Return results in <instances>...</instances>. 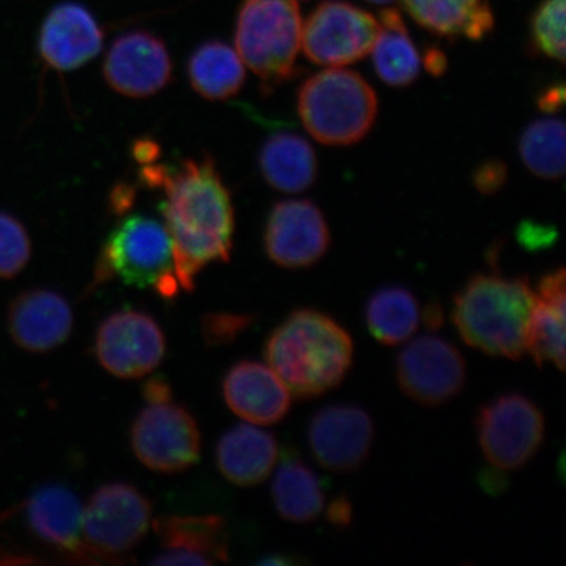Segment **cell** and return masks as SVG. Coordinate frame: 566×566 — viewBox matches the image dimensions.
Segmentation results:
<instances>
[{
  "label": "cell",
  "instance_id": "60d3db41",
  "mask_svg": "<svg viewBox=\"0 0 566 566\" xmlns=\"http://www.w3.org/2000/svg\"><path fill=\"white\" fill-rule=\"evenodd\" d=\"M304 558L292 554H273L260 558L259 565H300Z\"/></svg>",
  "mask_w": 566,
  "mask_h": 566
},
{
  "label": "cell",
  "instance_id": "9a60e30c",
  "mask_svg": "<svg viewBox=\"0 0 566 566\" xmlns=\"http://www.w3.org/2000/svg\"><path fill=\"white\" fill-rule=\"evenodd\" d=\"M106 84L119 95L144 98L158 94L172 80V61L158 35L134 31L119 35L106 52Z\"/></svg>",
  "mask_w": 566,
  "mask_h": 566
},
{
  "label": "cell",
  "instance_id": "ee69618b",
  "mask_svg": "<svg viewBox=\"0 0 566 566\" xmlns=\"http://www.w3.org/2000/svg\"><path fill=\"white\" fill-rule=\"evenodd\" d=\"M557 476L566 485V446L557 463Z\"/></svg>",
  "mask_w": 566,
  "mask_h": 566
},
{
  "label": "cell",
  "instance_id": "f546056e",
  "mask_svg": "<svg viewBox=\"0 0 566 566\" xmlns=\"http://www.w3.org/2000/svg\"><path fill=\"white\" fill-rule=\"evenodd\" d=\"M534 52L566 65V0H543L530 23Z\"/></svg>",
  "mask_w": 566,
  "mask_h": 566
},
{
  "label": "cell",
  "instance_id": "ab89813d",
  "mask_svg": "<svg viewBox=\"0 0 566 566\" xmlns=\"http://www.w3.org/2000/svg\"><path fill=\"white\" fill-rule=\"evenodd\" d=\"M134 200V189L127 186L117 187L113 192L111 202L115 211H123L130 207Z\"/></svg>",
  "mask_w": 566,
  "mask_h": 566
},
{
  "label": "cell",
  "instance_id": "cb8c5ba5",
  "mask_svg": "<svg viewBox=\"0 0 566 566\" xmlns=\"http://www.w3.org/2000/svg\"><path fill=\"white\" fill-rule=\"evenodd\" d=\"M259 160L264 179L280 192L301 193L316 180V154L298 134H273L261 148Z\"/></svg>",
  "mask_w": 566,
  "mask_h": 566
},
{
  "label": "cell",
  "instance_id": "6da1fadb",
  "mask_svg": "<svg viewBox=\"0 0 566 566\" xmlns=\"http://www.w3.org/2000/svg\"><path fill=\"white\" fill-rule=\"evenodd\" d=\"M140 180L165 195L161 214L174 248L180 287L192 292L198 273L211 263H229L235 211L216 161L184 159L176 165H147Z\"/></svg>",
  "mask_w": 566,
  "mask_h": 566
},
{
  "label": "cell",
  "instance_id": "f6af8a7d",
  "mask_svg": "<svg viewBox=\"0 0 566 566\" xmlns=\"http://www.w3.org/2000/svg\"><path fill=\"white\" fill-rule=\"evenodd\" d=\"M367 2H371L375 4H388L394 2V0H367Z\"/></svg>",
  "mask_w": 566,
  "mask_h": 566
},
{
  "label": "cell",
  "instance_id": "5b68a950",
  "mask_svg": "<svg viewBox=\"0 0 566 566\" xmlns=\"http://www.w3.org/2000/svg\"><path fill=\"white\" fill-rule=\"evenodd\" d=\"M115 279L127 286L151 289L166 300L179 294L166 226L144 214L126 217L116 226L98 254L91 289Z\"/></svg>",
  "mask_w": 566,
  "mask_h": 566
},
{
  "label": "cell",
  "instance_id": "e0dca14e",
  "mask_svg": "<svg viewBox=\"0 0 566 566\" xmlns=\"http://www.w3.org/2000/svg\"><path fill=\"white\" fill-rule=\"evenodd\" d=\"M101 24L86 6L63 2L49 11L40 28L38 52L48 69L69 73L102 52Z\"/></svg>",
  "mask_w": 566,
  "mask_h": 566
},
{
  "label": "cell",
  "instance_id": "1f68e13d",
  "mask_svg": "<svg viewBox=\"0 0 566 566\" xmlns=\"http://www.w3.org/2000/svg\"><path fill=\"white\" fill-rule=\"evenodd\" d=\"M251 323L250 315L209 314L202 318V335L210 346L230 344Z\"/></svg>",
  "mask_w": 566,
  "mask_h": 566
},
{
  "label": "cell",
  "instance_id": "d4e9b609",
  "mask_svg": "<svg viewBox=\"0 0 566 566\" xmlns=\"http://www.w3.org/2000/svg\"><path fill=\"white\" fill-rule=\"evenodd\" d=\"M272 497L282 518L298 525L315 522L325 506L322 480L292 452L282 458L275 472Z\"/></svg>",
  "mask_w": 566,
  "mask_h": 566
},
{
  "label": "cell",
  "instance_id": "8d00e7d4",
  "mask_svg": "<svg viewBox=\"0 0 566 566\" xmlns=\"http://www.w3.org/2000/svg\"><path fill=\"white\" fill-rule=\"evenodd\" d=\"M328 518L336 526H346L352 518V507L346 499H338L328 509Z\"/></svg>",
  "mask_w": 566,
  "mask_h": 566
},
{
  "label": "cell",
  "instance_id": "83f0119b",
  "mask_svg": "<svg viewBox=\"0 0 566 566\" xmlns=\"http://www.w3.org/2000/svg\"><path fill=\"white\" fill-rule=\"evenodd\" d=\"M190 86L211 102L228 101L243 88L245 69L240 55L221 41L205 42L188 62Z\"/></svg>",
  "mask_w": 566,
  "mask_h": 566
},
{
  "label": "cell",
  "instance_id": "d6986e66",
  "mask_svg": "<svg viewBox=\"0 0 566 566\" xmlns=\"http://www.w3.org/2000/svg\"><path fill=\"white\" fill-rule=\"evenodd\" d=\"M154 531L161 549L153 565H212L229 560L230 536L221 516H160Z\"/></svg>",
  "mask_w": 566,
  "mask_h": 566
},
{
  "label": "cell",
  "instance_id": "603a6c76",
  "mask_svg": "<svg viewBox=\"0 0 566 566\" xmlns=\"http://www.w3.org/2000/svg\"><path fill=\"white\" fill-rule=\"evenodd\" d=\"M424 31L444 39L481 41L493 31L491 0H402Z\"/></svg>",
  "mask_w": 566,
  "mask_h": 566
},
{
  "label": "cell",
  "instance_id": "ba28073f",
  "mask_svg": "<svg viewBox=\"0 0 566 566\" xmlns=\"http://www.w3.org/2000/svg\"><path fill=\"white\" fill-rule=\"evenodd\" d=\"M151 501L127 483L98 486L83 507V537L103 564H125L151 525Z\"/></svg>",
  "mask_w": 566,
  "mask_h": 566
},
{
  "label": "cell",
  "instance_id": "7a4b0ae2",
  "mask_svg": "<svg viewBox=\"0 0 566 566\" xmlns=\"http://www.w3.org/2000/svg\"><path fill=\"white\" fill-rule=\"evenodd\" d=\"M265 360L290 394L317 398L343 384L353 366L354 343L334 317L313 308L293 311L271 336Z\"/></svg>",
  "mask_w": 566,
  "mask_h": 566
},
{
  "label": "cell",
  "instance_id": "d590c367",
  "mask_svg": "<svg viewBox=\"0 0 566 566\" xmlns=\"http://www.w3.org/2000/svg\"><path fill=\"white\" fill-rule=\"evenodd\" d=\"M144 398L147 402L172 399V389L165 378H153L144 387Z\"/></svg>",
  "mask_w": 566,
  "mask_h": 566
},
{
  "label": "cell",
  "instance_id": "8992f818",
  "mask_svg": "<svg viewBox=\"0 0 566 566\" xmlns=\"http://www.w3.org/2000/svg\"><path fill=\"white\" fill-rule=\"evenodd\" d=\"M302 18L295 0H243L237 18L240 59L272 94L296 74L302 45Z\"/></svg>",
  "mask_w": 566,
  "mask_h": 566
},
{
  "label": "cell",
  "instance_id": "b9f144b4",
  "mask_svg": "<svg viewBox=\"0 0 566 566\" xmlns=\"http://www.w3.org/2000/svg\"><path fill=\"white\" fill-rule=\"evenodd\" d=\"M423 322L428 325L429 329H438L442 327L443 314L438 304H429L427 310L423 311Z\"/></svg>",
  "mask_w": 566,
  "mask_h": 566
},
{
  "label": "cell",
  "instance_id": "7402d4cb",
  "mask_svg": "<svg viewBox=\"0 0 566 566\" xmlns=\"http://www.w3.org/2000/svg\"><path fill=\"white\" fill-rule=\"evenodd\" d=\"M279 458L275 437L253 424L239 423L219 438L216 463L222 475L240 486H253L271 475Z\"/></svg>",
  "mask_w": 566,
  "mask_h": 566
},
{
  "label": "cell",
  "instance_id": "836d02e7",
  "mask_svg": "<svg viewBox=\"0 0 566 566\" xmlns=\"http://www.w3.org/2000/svg\"><path fill=\"white\" fill-rule=\"evenodd\" d=\"M520 242L526 250L539 251L554 244L556 232L544 224L525 222L520 229Z\"/></svg>",
  "mask_w": 566,
  "mask_h": 566
},
{
  "label": "cell",
  "instance_id": "ac0fdd59",
  "mask_svg": "<svg viewBox=\"0 0 566 566\" xmlns=\"http://www.w3.org/2000/svg\"><path fill=\"white\" fill-rule=\"evenodd\" d=\"M32 533L71 562L103 564L83 537V507L69 488L46 485L27 502Z\"/></svg>",
  "mask_w": 566,
  "mask_h": 566
},
{
  "label": "cell",
  "instance_id": "8fae6325",
  "mask_svg": "<svg viewBox=\"0 0 566 566\" xmlns=\"http://www.w3.org/2000/svg\"><path fill=\"white\" fill-rule=\"evenodd\" d=\"M380 24L371 13L344 0H325L302 30L307 59L321 66H346L371 53Z\"/></svg>",
  "mask_w": 566,
  "mask_h": 566
},
{
  "label": "cell",
  "instance_id": "4316f807",
  "mask_svg": "<svg viewBox=\"0 0 566 566\" xmlns=\"http://www.w3.org/2000/svg\"><path fill=\"white\" fill-rule=\"evenodd\" d=\"M421 307L412 290L385 286L367 300L365 322L370 335L385 346H398L416 334L421 323Z\"/></svg>",
  "mask_w": 566,
  "mask_h": 566
},
{
  "label": "cell",
  "instance_id": "d6a6232c",
  "mask_svg": "<svg viewBox=\"0 0 566 566\" xmlns=\"http://www.w3.org/2000/svg\"><path fill=\"white\" fill-rule=\"evenodd\" d=\"M507 168L504 161L493 159L481 163L473 174V184L483 195L499 192L505 186Z\"/></svg>",
  "mask_w": 566,
  "mask_h": 566
},
{
  "label": "cell",
  "instance_id": "f1b7e54d",
  "mask_svg": "<svg viewBox=\"0 0 566 566\" xmlns=\"http://www.w3.org/2000/svg\"><path fill=\"white\" fill-rule=\"evenodd\" d=\"M520 158L531 174L543 180L566 177V122L543 117L530 123L518 140Z\"/></svg>",
  "mask_w": 566,
  "mask_h": 566
},
{
  "label": "cell",
  "instance_id": "e575fe53",
  "mask_svg": "<svg viewBox=\"0 0 566 566\" xmlns=\"http://www.w3.org/2000/svg\"><path fill=\"white\" fill-rule=\"evenodd\" d=\"M537 106L544 113H556L566 106V83H557L543 91Z\"/></svg>",
  "mask_w": 566,
  "mask_h": 566
},
{
  "label": "cell",
  "instance_id": "7bdbcfd3",
  "mask_svg": "<svg viewBox=\"0 0 566 566\" xmlns=\"http://www.w3.org/2000/svg\"><path fill=\"white\" fill-rule=\"evenodd\" d=\"M480 481L485 490L490 492L495 493L504 490L505 479L504 476L500 475L497 471L491 470L490 472H485Z\"/></svg>",
  "mask_w": 566,
  "mask_h": 566
},
{
  "label": "cell",
  "instance_id": "277c9868",
  "mask_svg": "<svg viewBox=\"0 0 566 566\" xmlns=\"http://www.w3.org/2000/svg\"><path fill=\"white\" fill-rule=\"evenodd\" d=\"M298 112L304 127L321 144L352 146L373 129L378 97L356 71L328 69L302 84Z\"/></svg>",
  "mask_w": 566,
  "mask_h": 566
},
{
  "label": "cell",
  "instance_id": "ffe728a7",
  "mask_svg": "<svg viewBox=\"0 0 566 566\" xmlns=\"http://www.w3.org/2000/svg\"><path fill=\"white\" fill-rule=\"evenodd\" d=\"M223 398L233 413L256 424L280 422L292 407V396L271 367L242 360L224 375Z\"/></svg>",
  "mask_w": 566,
  "mask_h": 566
},
{
  "label": "cell",
  "instance_id": "52a82bcc",
  "mask_svg": "<svg viewBox=\"0 0 566 566\" xmlns=\"http://www.w3.org/2000/svg\"><path fill=\"white\" fill-rule=\"evenodd\" d=\"M475 431L488 463L501 472L520 471L541 451L546 419L527 395L505 392L479 408Z\"/></svg>",
  "mask_w": 566,
  "mask_h": 566
},
{
  "label": "cell",
  "instance_id": "30bf717a",
  "mask_svg": "<svg viewBox=\"0 0 566 566\" xmlns=\"http://www.w3.org/2000/svg\"><path fill=\"white\" fill-rule=\"evenodd\" d=\"M395 378L400 391L416 405L438 408L463 392L467 365L463 354L448 339L424 335L399 352Z\"/></svg>",
  "mask_w": 566,
  "mask_h": 566
},
{
  "label": "cell",
  "instance_id": "4fadbf2b",
  "mask_svg": "<svg viewBox=\"0 0 566 566\" xmlns=\"http://www.w3.org/2000/svg\"><path fill=\"white\" fill-rule=\"evenodd\" d=\"M307 437L311 452L323 469L353 472L370 457L374 421L369 412L357 405H331L311 419Z\"/></svg>",
  "mask_w": 566,
  "mask_h": 566
},
{
  "label": "cell",
  "instance_id": "484cf974",
  "mask_svg": "<svg viewBox=\"0 0 566 566\" xmlns=\"http://www.w3.org/2000/svg\"><path fill=\"white\" fill-rule=\"evenodd\" d=\"M380 31L373 48V65L388 86L409 87L421 70V56L401 13L395 9L380 12Z\"/></svg>",
  "mask_w": 566,
  "mask_h": 566
},
{
  "label": "cell",
  "instance_id": "9c48e42d",
  "mask_svg": "<svg viewBox=\"0 0 566 566\" xmlns=\"http://www.w3.org/2000/svg\"><path fill=\"white\" fill-rule=\"evenodd\" d=\"M147 405L132 423L134 454L155 472L189 470L201 455V433L195 417L172 399Z\"/></svg>",
  "mask_w": 566,
  "mask_h": 566
},
{
  "label": "cell",
  "instance_id": "74e56055",
  "mask_svg": "<svg viewBox=\"0 0 566 566\" xmlns=\"http://www.w3.org/2000/svg\"><path fill=\"white\" fill-rule=\"evenodd\" d=\"M423 63L431 75L441 76L448 70V60L440 49L430 48L424 54Z\"/></svg>",
  "mask_w": 566,
  "mask_h": 566
},
{
  "label": "cell",
  "instance_id": "7c38bea8",
  "mask_svg": "<svg viewBox=\"0 0 566 566\" xmlns=\"http://www.w3.org/2000/svg\"><path fill=\"white\" fill-rule=\"evenodd\" d=\"M166 349L165 332L144 311H116L106 316L96 331L97 363L117 378L146 377L161 364Z\"/></svg>",
  "mask_w": 566,
  "mask_h": 566
},
{
  "label": "cell",
  "instance_id": "4dcf8cb0",
  "mask_svg": "<svg viewBox=\"0 0 566 566\" xmlns=\"http://www.w3.org/2000/svg\"><path fill=\"white\" fill-rule=\"evenodd\" d=\"M32 243L25 226L0 211V280L15 279L30 263Z\"/></svg>",
  "mask_w": 566,
  "mask_h": 566
},
{
  "label": "cell",
  "instance_id": "44dd1931",
  "mask_svg": "<svg viewBox=\"0 0 566 566\" xmlns=\"http://www.w3.org/2000/svg\"><path fill=\"white\" fill-rule=\"evenodd\" d=\"M527 353L537 367L566 373V268L543 274L535 290Z\"/></svg>",
  "mask_w": 566,
  "mask_h": 566
},
{
  "label": "cell",
  "instance_id": "3957f363",
  "mask_svg": "<svg viewBox=\"0 0 566 566\" xmlns=\"http://www.w3.org/2000/svg\"><path fill=\"white\" fill-rule=\"evenodd\" d=\"M534 303L535 290L527 277L476 273L455 294L451 321L470 348L520 360L527 354Z\"/></svg>",
  "mask_w": 566,
  "mask_h": 566
},
{
  "label": "cell",
  "instance_id": "5bb4252c",
  "mask_svg": "<svg viewBox=\"0 0 566 566\" xmlns=\"http://www.w3.org/2000/svg\"><path fill=\"white\" fill-rule=\"evenodd\" d=\"M264 244L273 263L287 269L310 268L328 251V223L314 202L282 201L269 212Z\"/></svg>",
  "mask_w": 566,
  "mask_h": 566
},
{
  "label": "cell",
  "instance_id": "f35d334b",
  "mask_svg": "<svg viewBox=\"0 0 566 566\" xmlns=\"http://www.w3.org/2000/svg\"><path fill=\"white\" fill-rule=\"evenodd\" d=\"M158 145L150 139L138 140L134 146V158L144 165H150L158 157Z\"/></svg>",
  "mask_w": 566,
  "mask_h": 566
},
{
  "label": "cell",
  "instance_id": "2e32d148",
  "mask_svg": "<svg viewBox=\"0 0 566 566\" xmlns=\"http://www.w3.org/2000/svg\"><path fill=\"white\" fill-rule=\"evenodd\" d=\"M6 327L21 350L48 354L61 348L74 328L69 301L52 289L24 290L7 307Z\"/></svg>",
  "mask_w": 566,
  "mask_h": 566
}]
</instances>
